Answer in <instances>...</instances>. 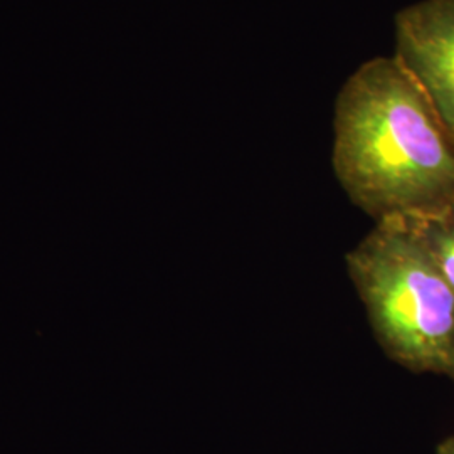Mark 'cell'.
<instances>
[{
  "instance_id": "6da1fadb",
  "label": "cell",
  "mask_w": 454,
  "mask_h": 454,
  "mask_svg": "<svg viewBox=\"0 0 454 454\" xmlns=\"http://www.w3.org/2000/svg\"><path fill=\"white\" fill-rule=\"evenodd\" d=\"M335 177L373 221L454 202V138L421 84L392 56L364 63L335 101Z\"/></svg>"
},
{
  "instance_id": "7a4b0ae2",
  "label": "cell",
  "mask_w": 454,
  "mask_h": 454,
  "mask_svg": "<svg viewBox=\"0 0 454 454\" xmlns=\"http://www.w3.org/2000/svg\"><path fill=\"white\" fill-rule=\"evenodd\" d=\"M347 271L386 356L454 382V292L403 217L375 223Z\"/></svg>"
},
{
  "instance_id": "3957f363",
  "label": "cell",
  "mask_w": 454,
  "mask_h": 454,
  "mask_svg": "<svg viewBox=\"0 0 454 454\" xmlns=\"http://www.w3.org/2000/svg\"><path fill=\"white\" fill-rule=\"evenodd\" d=\"M395 52L454 138V0H419L394 19Z\"/></svg>"
},
{
  "instance_id": "277c9868",
  "label": "cell",
  "mask_w": 454,
  "mask_h": 454,
  "mask_svg": "<svg viewBox=\"0 0 454 454\" xmlns=\"http://www.w3.org/2000/svg\"><path fill=\"white\" fill-rule=\"evenodd\" d=\"M454 292V202L438 211L401 215Z\"/></svg>"
},
{
  "instance_id": "5b68a950",
  "label": "cell",
  "mask_w": 454,
  "mask_h": 454,
  "mask_svg": "<svg viewBox=\"0 0 454 454\" xmlns=\"http://www.w3.org/2000/svg\"><path fill=\"white\" fill-rule=\"evenodd\" d=\"M436 454H454V436L442 439L436 448Z\"/></svg>"
}]
</instances>
